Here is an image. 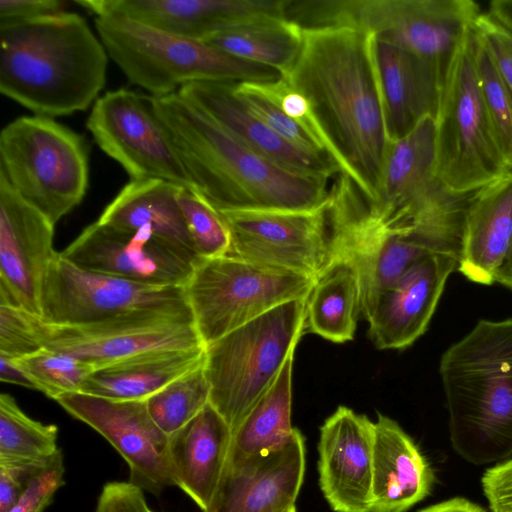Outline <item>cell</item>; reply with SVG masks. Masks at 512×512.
<instances>
[{
    "mask_svg": "<svg viewBox=\"0 0 512 512\" xmlns=\"http://www.w3.org/2000/svg\"><path fill=\"white\" fill-rule=\"evenodd\" d=\"M178 203L198 259L227 255L230 232L221 214L199 192L185 187L178 193Z\"/></svg>",
    "mask_w": 512,
    "mask_h": 512,
    "instance_id": "cell-37",
    "label": "cell"
},
{
    "mask_svg": "<svg viewBox=\"0 0 512 512\" xmlns=\"http://www.w3.org/2000/svg\"><path fill=\"white\" fill-rule=\"evenodd\" d=\"M292 353L278 376L232 434L227 461H237L286 443L296 428L291 423Z\"/></svg>",
    "mask_w": 512,
    "mask_h": 512,
    "instance_id": "cell-31",
    "label": "cell"
},
{
    "mask_svg": "<svg viewBox=\"0 0 512 512\" xmlns=\"http://www.w3.org/2000/svg\"><path fill=\"white\" fill-rule=\"evenodd\" d=\"M58 427L27 416L15 399L0 395V462L48 463L60 451Z\"/></svg>",
    "mask_w": 512,
    "mask_h": 512,
    "instance_id": "cell-32",
    "label": "cell"
},
{
    "mask_svg": "<svg viewBox=\"0 0 512 512\" xmlns=\"http://www.w3.org/2000/svg\"><path fill=\"white\" fill-rule=\"evenodd\" d=\"M496 282L512 290V249L496 275Z\"/></svg>",
    "mask_w": 512,
    "mask_h": 512,
    "instance_id": "cell-47",
    "label": "cell"
},
{
    "mask_svg": "<svg viewBox=\"0 0 512 512\" xmlns=\"http://www.w3.org/2000/svg\"><path fill=\"white\" fill-rule=\"evenodd\" d=\"M481 485L491 512H512V457L488 468Z\"/></svg>",
    "mask_w": 512,
    "mask_h": 512,
    "instance_id": "cell-42",
    "label": "cell"
},
{
    "mask_svg": "<svg viewBox=\"0 0 512 512\" xmlns=\"http://www.w3.org/2000/svg\"><path fill=\"white\" fill-rule=\"evenodd\" d=\"M64 461L61 450L49 464L37 472L9 512H43L56 491L65 484Z\"/></svg>",
    "mask_w": 512,
    "mask_h": 512,
    "instance_id": "cell-39",
    "label": "cell"
},
{
    "mask_svg": "<svg viewBox=\"0 0 512 512\" xmlns=\"http://www.w3.org/2000/svg\"><path fill=\"white\" fill-rule=\"evenodd\" d=\"M459 259L435 253L413 264L375 300L366 320L378 349H405L423 335Z\"/></svg>",
    "mask_w": 512,
    "mask_h": 512,
    "instance_id": "cell-20",
    "label": "cell"
},
{
    "mask_svg": "<svg viewBox=\"0 0 512 512\" xmlns=\"http://www.w3.org/2000/svg\"><path fill=\"white\" fill-rule=\"evenodd\" d=\"M60 254L81 269L155 286H183L199 260L158 237L98 220Z\"/></svg>",
    "mask_w": 512,
    "mask_h": 512,
    "instance_id": "cell-16",
    "label": "cell"
},
{
    "mask_svg": "<svg viewBox=\"0 0 512 512\" xmlns=\"http://www.w3.org/2000/svg\"><path fill=\"white\" fill-rule=\"evenodd\" d=\"M96 16L138 21L180 37L204 41L234 19L252 13L284 15L286 0H75Z\"/></svg>",
    "mask_w": 512,
    "mask_h": 512,
    "instance_id": "cell-21",
    "label": "cell"
},
{
    "mask_svg": "<svg viewBox=\"0 0 512 512\" xmlns=\"http://www.w3.org/2000/svg\"><path fill=\"white\" fill-rule=\"evenodd\" d=\"M234 83L195 82L178 93L253 151L288 171L328 182L342 173L336 164L296 149L256 118L234 94Z\"/></svg>",
    "mask_w": 512,
    "mask_h": 512,
    "instance_id": "cell-22",
    "label": "cell"
},
{
    "mask_svg": "<svg viewBox=\"0 0 512 512\" xmlns=\"http://www.w3.org/2000/svg\"><path fill=\"white\" fill-rule=\"evenodd\" d=\"M489 13L512 29V0H493L489 4Z\"/></svg>",
    "mask_w": 512,
    "mask_h": 512,
    "instance_id": "cell-46",
    "label": "cell"
},
{
    "mask_svg": "<svg viewBox=\"0 0 512 512\" xmlns=\"http://www.w3.org/2000/svg\"><path fill=\"white\" fill-rule=\"evenodd\" d=\"M512 249V170L474 192L463 225L458 270L491 285Z\"/></svg>",
    "mask_w": 512,
    "mask_h": 512,
    "instance_id": "cell-25",
    "label": "cell"
},
{
    "mask_svg": "<svg viewBox=\"0 0 512 512\" xmlns=\"http://www.w3.org/2000/svg\"><path fill=\"white\" fill-rule=\"evenodd\" d=\"M454 451L473 465L512 455V318L479 320L441 356Z\"/></svg>",
    "mask_w": 512,
    "mask_h": 512,
    "instance_id": "cell-4",
    "label": "cell"
},
{
    "mask_svg": "<svg viewBox=\"0 0 512 512\" xmlns=\"http://www.w3.org/2000/svg\"><path fill=\"white\" fill-rule=\"evenodd\" d=\"M151 98L197 192L219 213L328 203V181L270 162L179 93Z\"/></svg>",
    "mask_w": 512,
    "mask_h": 512,
    "instance_id": "cell-2",
    "label": "cell"
},
{
    "mask_svg": "<svg viewBox=\"0 0 512 512\" xmlns=\"http://www.w3.org/2000/svg\"><path fill=\"white\" fill-rule=\"evenodd\" d=\"M327 205L220 213L230 232L227 255L315 279L331 260Z\"/></svg>",
    "mask_w": 512,
    "mask_h": 512,
    "instance_id": "cell-14",
    "label": "cell"
},
{
    "mask_svg": "<svg viewBox=\"0 0 512 512\" xmlns=\"http://www.w3.org/2000/svg\"><path fill=\"white\" fill-rule=\"evenodd\" d=\"M0 380L36 390L34 383L15 364L13 359L4 355H0Z\"/></svg>",
    "mask_w": 512,
    "mask_h": 512,
    "instance_id": "cell-44",
    "label": "cell"
},
{
    "mask_svg": "<svg viewBox=\"0 0 512 512\" xmlns=\"http://www.w3.org/2000/svg\"><path fill=\"white\" fill-rule=\"evenodd\" d=\"M435 124L436 174L452 194H472L512 170L500 150L482 99L473 27L447 74Z\"/></svg>",
    "mask_w": 512,
    "mask_h": 512,
    "instance_id": "cell-8",
    "label": "cell"
},
{
    "mask_svg": "<svg viewBox=\"0 0 512 512\" xmlns=\"http://www.w3.org/2000/svg\"><path fill=\"white\" fill-rule=\"evenodd\" d=\"M296 512V511H295Z\"/></svg>",
    "mask_w": 512,
    "mask_h": 512,
    "instance_id": "cell-49",
    "label": "cell"
},
{
    "mask_svg": "<svg viewBox=\"0 0 512 512\" xmlns=\"http://www.w3.org/2000/svg\"><path fill=\"white\" fill-rule=\"evenodd\" d=\"M232 430L209 402L191 421L170 435L176 486L205 512L219 485Z\"/></svg>",
    "mask_w": 512,
    "mask_h": 512,
    "instance_id": "cell-26",
    "label": "cell"
},
{
    "mask_svg": "<svg viewBox=\"0 0 512 512\" xmlns=\"http://www.w3.org/2000/svg\"><path fill=\"white\" fill-rule=\"evenodd\" d=\"M373 441L374 422L345 406L321 425L319 486L334 512H369Z\"/></svg>",
    "mask_w": 512,
    "mask_h": 512,
    "instance_id": "cell-19",
    "label": "cell"
},
{
    "mask_svg": "<svg viewBox=\"0 0 512 512\" xmlns=\"http://www.w3.org/2000/svg\"><path fill=\"white\" fill-rule=\"evenodd\" d=\"M359 315V276L350 263L332 259L315 278L307 298L305 330L344 343L354 338Z\"/></svg>",
    "mask_w": 512,
    "mask_h": 512,
    "instance_id": "cell-30",
    "label": "cell"
},
{
    "mask_svg": "<svg viewBox=\"0 0 512 512\" xmlns=\"http://www.w3.org/2000/svg\"><path fill=\"white\" fill-rule=\"evenodd\" d=\"M434 482V470L415 441L396 421L378 414L369 512H406L431 493Z\"/></svg>",
    "mask_w": 512,
    "mask_h": 512,
    "instance_id": "cell-24",
    "label": "cell"
},
{
    "mask_svg": "<svg viewBox=\"0 0 512 512\" xmlns=\"http://www.w3.org/2000/svg\"><path fill=\"white\" fill-rule=\"evenodd\" d=\"M86 126L130 180L160 179L197 191L150 95L108 91L93 104Z\"/></svg>",
    "mask_w": 512,
    "mask_h": 512,
    "instance_id": "cell-11",
    "label": "cell"
},
{
    "mask_svg": "<svg viewBox=\"0 0 512 512\" xmlns=\"http://www.w3.org/2000/svg\"><path fill=\"white\" fill-rule=\"evenodd\" d=\"M26 314L43 347L89 363L95 370L142 353L205 346L192 318L165 312L81 325L51 324Z\"/></svg>",
    "mask_w": 512,
    "mask_h": 512,
    "instance_id": "cell-13",
    "label": "cell"
},
{
    "mask_svg": "<svg viewBox=\"0 0 512 512\" xmlns=\"http://www.w3.org/2000/svg\"><path fill=\"white\" fill-rule=\"evenodd\" d=\"M376 59L390 141L426 117L436 120L445 80L428 60L376 39Z\"/></svg>",
    "mask_w": 512,
    "mask_h": 512,
    "instance_id": "cell-23",
    "label": "cell"
},
{
    "mask_svg": "<svg viewBox=\"0 0 512 512\" xmlns=\"http://www.w3.org/2000/svg\"><path fill=\"white\" fill-rule=\"evenodd\" d=\"M148 311L193 319L183 286H155L87 271L58 253L43 284L38 318L81 325Z\"/></svg>",
    "mask_w": 512,
    "mask_h": 512,
    "instance_id": "cell-10",
    "label": "cell"
},
{
    "mask_svg": "<svg viewBox=\"0 0 512 512\" xmlns=\"http://www.w3.org/2000/svg\"><path fill=\"white\" fill-rule=\"evenodd\" d=\"M181 188L160 179L130 180L106 206L98 221L158 237L196 256L178 203Z\"/></svg>",
    "mask_w": 512,
    "mask_h": 512,
    "instance_id": "cell-27",
    "label": "cell"
},
{
    "mask_svg": "<svg viewBox=\"0 0 512 512\" xmlns=\"http://www.w3.org/2000/svg\"><path fill=\"white\" fill-rule=\"evenodd\" d=\"M204 42L236 58L284 73L295 60L302 28L278 13L240 16Z\"/></svg>",
    "mask_w": 512,
    "mask_h": 512,
    "instance_id": "cell-29",
    "label": "cell"
},
{
    "mask_svg": "<svg viewBox=\"0 0 512 512\" xmlns=\"http://www.w3.org/2000/svg\"><path fill=\"white\" fill-rule=\"evenodd\" d=\"M282 76L308 100L342 173L376 201L390 139L375 34L354 26L302 28L299 53Z\"/></svg>",
    "mask_w": 512,
    "mask_h": 512,
    "instance_id": "cell-1",
    "label": "cell"
},
{
    "mask_svg": "<svg viewBox=\"0 0 512 512\" xmlns=\"http://www.w3.org/2000/svg\"><path fill=\"white\" fill-rule=\"evenodd\" d=\"M95 28L108 56L132 84L151 96L178 93L195 82L266 83L282 76L274 68L236 58L204 41L131 19L96 16Z\"/></svg>",
    "mask_w": 512,
    "mask_h": 512,
    "instance_id": "cell-5",
    "label": "cell"
},
{
    "mask_svg": "<svg viewBox=\"0 0 512 512\" xmlns=\"http://www.w3.org/2000/svg\"><path fill=\"white\" fill-rule=\"evenodd\" d=\"M295 511H296V509H295V507H294V508H292L291 510H289V511H287V512H295Z\"/></svg>",
    "mask_w": 512,
    "mask_h": 512,
    "instance_id": "cell-48",
    "label": "cell"
},
{
    "mask_svg": "<svg viewBox=\"0 0 512 512\" xmlns=\"http://www.w3.org/2000/svg\"><path fill=\"white\" fill-rule=\"evenodd\" d=\"M473 51L482 99L500 150L512 169V90L474 26Z\"/></svg>",
    "mask_w": 512,
    "mask_h": 512,
    "instance_id": "cell-34",
    "label": "cell"
},
{
    "mask_svg": "<svg viewBox=\"0 0 512 512\" xmlns=\"http://www.w3.org/2000/svg\"><path fill=\"white\" fill-rule=\"evenodd\" d=\"M205 352L206 346L142 353L96 369L80 392L113 400H146L202 366Z\"/></svg>",
    "mask_w": 512,
    "mask_h": 512,
    "instance_id": "cell-28",
    "label": "cell"
},
{
    "mask_svg": "<svg viewBox=\"0 0 512 512\" xmlns=\"http://www.w3.org/2000/svg\"><path fill=\"white\" fill-rule=\"evenodd\" d=\"M233 91L250 113L287 143L309 156L336 164L326 147L286 115L259 89L257 83H234Z\"/></svg>",
    "mask_w": 512,
    "mask_h": 512,
    "instance_id": "cell-36",
    "label": "cell"
},
{
    "mask_svg": "<svg viewBox=\"0 0 512 512\" xmlns=\"http://www.w3.org/2000/svg\"><path fill=\"white\" fill-rule=\"evenodd\" d=\"M13 361L34 383L36 390L53 400L67 393L80 392L95 371L89 363L45 347Z\"/></svg>",
    "mask_w": 512,
    "mask_h": 512,
    "instance_id": "cell-35",
    "label": "cell"
},
{
    "mask_svg": "<svg viewBox=\"0 0 512 512\" xmlns=\"http://www.w3.org/2000/svg\"><path fill=\"white\" fill-rule=\"evenodd\" d=\"M42 347L27 314L0 304V355L17 359L33 354Z\"/></svg>",
    "mask_w": 512,
    "mask_h": 512,
    "instance_id": "cell-38",
    "label": "cell"
},
{
    "mask_svg": "<svg viewBox=\"0 0 512 512\" xmlns=\"http://www.w3.org/2000/svg\"><path fill=\"white\" fill-rule=\"evenodd\" d=\"M306 309L307 298L289 301L206 346L210 403L232 434L295 352Z\"/></svg>",
    "mask_w": 512,
    "mask_h": 512,
    "instance_id": "cell-6",
    "label": "cell"
},
{
    "mask_svg": "<svg viewBox=\"0 0 512 512\" xmlns=\"http://www.w3.org/2000/svg\"><path fill=\"white\" fill-rule=\"evenodd\" d=\"M107 64L102 41L78 13L0 24V92L35 115L86 110L105 86Z\"/></svg>",
    "mask_w": 512,
    "mask_h": 512,
    "instance_id": "cell-3",
    "label": "cell"
},
{
    "mask_svg": "<svg viewBox=\"0 0 512 512\" xmlns=\"http://www.w3.org/2000/svg\"><path fill=\"white\" fill-rule=\"evenodd\" d=\"M48 464L49 462H0V512H9L30 479Z\"/></svg>",
    "mask_w": 512,
    "mask_h": 512,
    "instance_id": "cell-41",
    "label": "cell"
},
{
    "mask_svg": "<svg viewBox=\"0 0 512 512\" xmlns=\"http://www.w3.org/2000/svg\"><path fill=\"white\" fill-rule=\"evenodd\" d=\"M305 473V438L295 429L283 445L226 461L205 512H287L295 507Z\"/></svg>",
    "mask_w": 512,
    "mask_h": 512,
    "instance_id": "cell-18",
    "label": "cell"
},
{
    "mask_svg": "<svg viewBox=\"0 0 512 512\" xmlns=\"http://www.w3.org/2000/svg\"><path fill=\"white\" fill-rule=\"evenodd\" d=\"M418 512H486V510L465 498L457 497L426 507Z\"/></svg>",
    "mask_w": 512,
    "mask_h": 512,
    "instance_id": "cell-45",
    "label": "cell"
},
{
    "mask_svg": "<svg viewBox=\"0 0 512 512\" xmlns=\"http://www.w3.org/2000/svg\"><path fill=\"white\" fill-rule=\"evenodd\" d=\"M55 401L71 416L96 430L118 451L130 469L128 482L154 495L168 486H176L170 436L156 425L146 400H113L73 392Z\"/></svg>",
    "mask_w": 512,
    "mask_h": 512,
    "instance_id": "cell-15",
    "label": "cell"
},
{
    "mask_svg": "<svg viewBox=\"0 0 512 512\" xmlns=\"http://www.w3.org/2000/svg\"><path fill=\"white\" fill-rule=\"evenodd\" d=\"M315 279L224 255L199 259L183 285L205 346L289 301L308 298Z\"/></svg>",
    "mask_w": 512,
    "mask_h": 512,
    "instance_id": "cell-9",
    "label": "cell"
},
{
    "mask_svg": "<svg viewBox=\"0 0 512 512\" xmlns=\"http://www.w3.org/2000/svg\"><path fill=\"white\" fill-rule=\"evenodd\" d=\"M0 176L55 225L86 194L89 183L86 142L53 118L18 117L0 133Z\"/></svg>",
    "mask_w": 512,
    "mask_h": 512,
    "instance_id": "cell-7",
    "label": "cell"
},
{
    "mask_svg": "<svg viewBox=\"0 0 512 512\" xmlns=\"http://www.w3.org/2000/svg\"><path fill=\"white\" fill-rule=\"evenodd\" d=\"M474 29L512 90V29L489 12L478 16Z\"/></svg>",
    "mask_w": 512,
    "mask_h": 512,
    "instance_id": "cell-40",
    "label": "cell"
},
{
    "mask_svg": "<svg viewBox=\"0 0 512 512\" xmlns=\"http://www.w3.org/2000/svg\"><path fill=\"white\" fill-rule=\"evenodd\" d=\"M54 224L0 176V304L41 317L42 288L55 257Z\"/></svg>",
    "mask_w": 512,
    "mask_h": 512,
    "instance_id": "cell-17",
    "label": "cell"
},
{
    "mask_svg": "<svg viewBox=\"0 0 512 512\" xmlns=\"http://www.w3.org/2000/svg\"><path fill=\"white\" fill-rule=\"evenodd\" d=\"M345 24L431 62L444 80L476 19L472 0H346Z\"/></svg>",
    "mask_w": 512,
    "mask_h": 512,
    "instance_id": "cell-12",
    "label": "cell"
},
{
    "mask_svg": "<svg viewBox=\"0 0 512 512\" xmlns=\"http://www.w3.org/2000/svg\"><path fill=\"white\" fill-rule=\"evenodd\" d=\"M209 402L210 385L204 364L146 399L152 419L169 436L191 421Z\"/></svg>",
    "mask_w": 512,
    "mask_h": 512,
    "instance_id": "cell-33",
    "label": "cell"
},
{
    "mask_svg": "<svg viewBox=\"0 0 512 512\" xmlns=\"http://www.w3.org/2000/svg\"><path fill=\"white\" fill-rule=\"evenodd\" d=\"M61 0H0V24L36 19L66 11Z\"/></svg>",
    "mask_w": 512,
    "mask_h": 512,
    "instance_id": "cell-43",
    "label": "cell"
}]
</instances>
